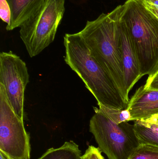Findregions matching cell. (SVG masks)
<instances>
[{"label": "cell", "instance_id": "6da1fadb", "mask_svg": "<svg viewBox=\"0 0 158 159\" xmlns=\"http://www.w3.org/2000/svg\"><path fill=\"white\" fill-rule=\"evenodd\" d=\"M124 6L120 5L108 14L87 21L79 32L92 56L113 80L125 102L130 99L125 92L120 23Z\"/></svg>", "mask_w": 158, "mask_h": 159}, {"label": "cell", "instance_id": "7a4b0ae2", "mask_svg": "<svg viewBox=\"0 0 158 159\" xmlns=\"http://www.w3.org/2000/svg\"><path fill=\"white\" fill-rule=\"evenodd\" d=\"M64 39L65 62L83 81L98 104L127 109L128 104L115 82L92 56L79 33L66 34Z\"/></svg>", "mask_w": 158, "mask_h": 159}, {"label": "cell", "instance_id": "3957f363", "mask_svg": "<svg viewBox=\"0 0 158 159\" xmlns=\"http://www.w3.org/2000/svg\"><path fill=\"white\" fill-rule=\"evenodd\" d=\"M122 20L135 47L142 77L153 74L158 63V19L143 0H127Z\"/></svg>", "mask_w": 158, "mask_h": 159}, {"label": "cell", "instance_id": "277c9868", "mask_svg": "<svg viewBox=\"0 0 158 159\" xmlns=\"http://www.w3.org/2000/svg\"><path fill=\"white\" fill-rule=\"evenodd\" d=\"M65 0H45L21 25L20 37L30 57L40 54L53 42L65 11Z\"/></svg>", "mask_w": 158, "mask_h": 159}, {"label": "cell", "instance_id": "5b68a950", "mask_svg": "<svg viewBox=\"0 0 158 159\" xmlns=\"http://www.w3.org/2000/svg\"><path fill=\"white\" fill-rule=\"evenodd\" d=\"M90 120V132L94 136L101 152L109 159H128L141 145L134 125L128 122L117 124L94 107Z\"/></svg>", "mask_w": 158, "mask_h": 159}, {"label": "cell", "instance_id": "8992f818", "mask_svg": "<svg viewBox=\"0 0 158 159\" xmlns=\"http://www.w3.org/2000/svg\"><path fill=\"white\" fill-rule=\"evenodd\" d=\"M0 151L11 159H30V136L0 83Z\"/></svg>", "mask_w": 158, "mask_h": 159}, {"label": "cell", "instance_id": "52a82bcc", "mask_svg": "<svg viewBox=\"0 0 158 159\" xmlns=\"http://www.w3.org/2000/svg\"><path fill=\"white\" fill-rule=\"evenodd\" d=\"M26 63L12 51L0 54V83L4 87L7 99L16 115L24 118L25 89L29 82Z\"/></svg>", "mask_w": 158, "mask_h": 159}, {"label": "cell", "instance_id": "ba28073f", "mask_svg": "<svg viewBox=\"0 0 158 159\" xmlns=\"http://www.w3.org/2000/svg\"><path fill=\"white\" fill-rule=\"evenodd\" d=\"M120 35L122 48L124 86L126 95L129 98L130 91L142 77L135 47L129 31L122 19L120 23Z\"/></svg>", "mask_w": 158, "mask_h": 159}, {"label": "cell", "instance_id": "9c48e42d", "mask_svg": "<svg viewBox=\"0 0 158 159\" xmlns=\"http://www.w3.org/2000/svg\"><path fill=\"white\" fill-rule=\"evenodd\" d=\"M131 120L148 121L158 116V89L141 86L129 101Z\"/></svg>", "mask_w": 158, "mask_h": 159}, {"label": "cell", "instance_id": "30bf717a", "mask_svg": "<svg viewBox=\"0 0 158 159\" xmlns=\"http://www.w3.org/2000/svg\"><path fill=\"white\" fill-rule=\"evenodd\" d=\"M11 10L10 23L7 31L13 30L21 25L34 14L43 4L45 0H6Z\"/></svg>", "mask_w": 158, "mask_h": 159}, {"label": "cell", "instance_id": "8fae6325", "mask_svg": "<svg viewBox=\"0 0 158 159\" xmlns=\"http://www.w3.org/2000/svg\"><path fill=\"white\" fill-rule=\"evenodd\" d=\"M140 144L158 147V124L150 121L135 120L133 124Z\"/></svg>", "mask_w": 158, "mask_h": 159}, {"label": "cell", "instance_id": "7c38bea8", "mask_svg": "<svg viewBox=\"0 0 158 159\" xmlns=\"http://www.w3.org/2000/svg\"><path fill=\"white\" fill-rule=\"evenodd\" d=\"M82 156L79 145L70 141L58 148L48 149L38 159H81Z\"/></svg>", "mask_w": 158, "mask_h": 159}, {"label": "cell", "instance_id": "4fadbf2b", "mask_svg": "<svg viewBox=\"0 0 158 159\" xmlns=\"http://www.w3.org/2000/svg\"><path fill=\"white\" fill-rule=\"evenodd\" d=\"M99 111L117 124L131 120V116L128 109H120L98 104Z\"/></svg>", "mask_w": 158, "mask_h": 159}, {"label": "cell", "instance_id": "5bb4252c", "mask_svg": "<svg viewBox=\"0 0 158 159\" xmlns=\"http://www.w3.org/2000/svg\"><path fill=\"white\" fill-rule=\"evenodd\" d=\"M128 159H158V147L141 144Z\"/></svg>", "mask_w": 158, "mask_h": 159}, {"label": "cell", "instance_id": "9a60e30c", "mask_svg": "<svg viewBox=\"0 0 158 159\" xmlns=\"http://www.w3.org/2000/svg\"><path fill=\"white\" fill-rule=\"evenodd\" d=\"M11 10L6 0H0V18L8 25L11 19Z\"/></svg>", "mask_w": 158, "mask_h": 159}, {"label": "cell", "instance_id": "2e32d148", "mask_svg": "<svg viewBox=\"0 0 158 159\" xmlns=\"http://www.w3.org/2000/svg\"><path fill=\"white\" fill-rule=\"evenodd\" d=\"M85 153L88 155L89 159H105L100 149L93 146H89Z\"/></svg>", "mask_w": 158, "mask_h": 159}, {"label": "cell", "instance_id": "e0dca14e", "mask_svg": "<svg viewBox=\"0 0 158 159\" xmlns=\"http://www.w3.org/2000/svg\"><path fill=\"white\" fill-rule=\"evenodd\" d=\"M143 86L145 89H158V72L149 75Z\"/></svg>", "mask_w": 158, "mask_h": 159}, {"label": "cell", "instance_id": "ac0fdd59", "mask_svg": "<svg viewBox=\"0 0 158 159\" xmlns=\"http://www.w3.org/2000/svg\"><path fill=\"white\" fill-rule=\"evenodd\" d=\"M143 3L146 8L158 19V9L150 5L149 4L144 2L143 0Z\"/></svg>", "mask_w": 158, "mask_h": 159}, {"label": "cell", "instance_id": "d6986e66", "mask_svg": "<svg viewBox=\"0 0 158 159\" xmlns=\"http://www.w3.org/2000/svg\"><path fill=\"white\" fill-rule=\"evenodd\" d=\"M143 1L158 9V0H143Z\"/></svg>", "mask_w": 158, "mask_h": 159}, {"label": "cell", "instance_id": "ffe728a7", "mask_svg": "<svg viewBox=\"0 0 158 159\" xmlns=\"http://www.w3.org/2000/svg\"><path fill=\"white\" fill-rule=\"evenodd\" d=\"M0 159H11L8 157L5 154L0 151Z\"/></svg>", "mask_w": 158, "mask_h": 159}, {"label": "cell", "instance_id": "44dd1931", "mask_svg": "<svg viewBox=\"0 0 158 159\" xmlns=\"http://www.w3.org/2000/svg\"><path fill=\"white\" fill-rule=\"evenodd\" d=\"M81 159H89V157H88V155H87V154H86L85 152V153L82 156Z\"/></svg>", "mask_w": 158, "mask_h": 159}, {"label": "cell", "instance_id": "7402d4cb", "mask_svg": "<svg viewBox=\"0 0 158 159\" xmlns=\"http://www.w3.org/2000/svg\"><path fill=\"white\" fill-rule=\"evenodd\" d=\"M148 121H153V122H156V123H157L158 124V116L156 117V118L152 120H148Z\"/></svg>", "mask_w": 158, "mask_h": 159}, {"label": "cell", "instance_id": "603a6c76", "mask_svg": "<svg viewBox=\"0 0 158 159\" xmlns=\"http://www.w3.org/2000/svg\"><path fill=\"white\" fill-rule=\"evenodd\" d=\"M158 72V63L156 67L155 68V70H154V71H153V74L152 75L156 73L157 72Z\"/></svg>", "mask_w": 158, "mask_h": 159}]
</instances>
